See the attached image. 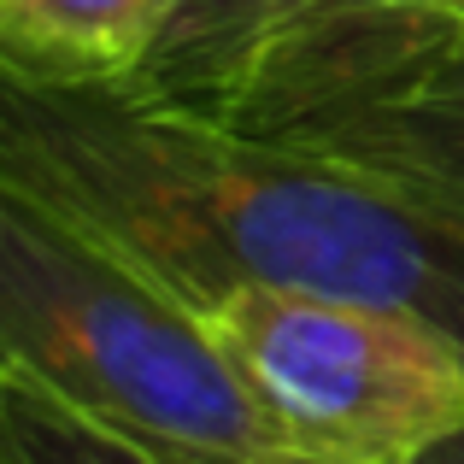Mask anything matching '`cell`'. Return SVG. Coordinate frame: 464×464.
I'll use <instances>...</instances> for the list:
<instances>
[{
    "label": "cell",
    "mask_w": 464,
    "mask_h": 464,
    "mask_svg": "<svg viewBox=\"0 0 464 464\" xmlns=\"http://www.w3.org/2000/svg\"><path fill=\"white\" fill-rule=\"evenodd\" d=\"M0 182L206 317L283 283L411 306L464 341V236L353 170L136 82L0 65Z\"/></svg>",
    "instance_id": "1"
},
{
    "label": "cell",
    "mask_w": 464,
    "mask_h": 464,
    "mask_svg": "<svg viewBox=\"0 0 464 464\" xmlns=\"http://www.w3.org/2000/svg\"><path fill=\"white\" fill-rule=\"evenodd\" d=\"M0 371L177 464H312L200 317L12 182H0Z\"/></svg>",
    "instance_id": "2"
},
{
    "label": "cell",
    "mask_w": 464,
    "mask_h": 464,
    "mask_svg": "<svg viewBox=\"0 0 464 464\" xmlns=\"http://www.w3.org/2000/svg\"><path fill=\"white\" fill-rule=\"evenodd\" d=\"M200 324L312 464H418L464 430V341L411 306L253 283Z\"/></svg>",
    "instance_id": "3"
},
{
    "label": "cell",
    "mask_w": 464,
    "mask_h": 464,
    "mask_svg": "<svg viewBox=\"0 0 464 464\" xmlns=\"http://www.w3.org/2000/svg\"><path fill=\"white\" fill-rule=\"evenodd\" d=\"M453 35H464V0H276L224 118L288 136L382 94Z\"/></svg>",
    "instance_id": "4"
},
{
    "label": "cell",
    "mask_w": 464,
    "mask_h": 464,
    "mask_svg": "<svg viewBox=\"0 0 464 464\" xmlns=\"http://www.w3.org/2000/svg\"><path fill=\"white\" fill-rule=\"evenodd\" d=\"M271 141L353 170L359 182L464 236V35L435 47L382 94H364Z\"/></svg>",
    "instance_id": "5"
},
{
    "label": "cell",
    "mask_w": 464,
    "mask_h": 464,
    "mask_svg": "<svg viewBox=\"0 0 464 464\" xmlns=\"http://www.w3.org/2000/svg\"><path fill=\"white\" fill-rule=\"evenodd\" d=\"M159 35V0H0V65L130 82Z\"/></svg>",
    "instance_id": "6"
},
{
    "label": "cell",
    "mask_w": 464,
    "mask_h": 464,
    "mask_svg": "<svg viewBox=\"0 0 464 464\" xmlns=\"http://www.w3.org/2000/svg\"><path fill=\"white\" fill-rule=\"evenodd\" d=\"M276 0H159V35L130 82L224 118Z\"/></svg>",
    "instance_id": "7"
},
{
    "label": "cell",
    "mask_w": 464,
    "mask_h": 464,
    "mask_svg": "<svg viewBox=\"0 0 464 464\" xmlns=\"http://www.w3.org/2000/svg\"><path fill=\"white\" fill-rule=\"evenodd\" d=\"M0 464H177L124 430L0 371Z\"/></svg>",
    "instance_id": "8"
},
{
    "label": "cell",
    "mask_w": 464,
    "mask_h": 464,
    "mask_svg": "<svg viewBox=\"0 0 464 464\" xmlns=\"http://www.w3.org/2000/svg\"><path fill=\"white\" fill-rule=\"evenodd\" d=\"M418 464H464V430H459V435H447L441 447H430V453H423Z\"/></svg>",
    "instance_id": "9"
}]
</instances>
